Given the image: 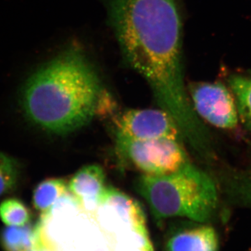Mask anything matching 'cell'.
Wrapping results in <instances>:
<instances>
[{
    "label": "cell",
    "instance_id": "2e32d148",
    "mask_svg": "<svg viewBox=\"0 0 251 251\" xmlns=\"http://www.w3.org/2000/svg\"><path fill=\"white\" fill-rule=\"evenodd\" d=\"M112 251H153V249H141L138 248L126 247L121 244H113Z\"/></svg>",
    "mask_w": 251,
    "mask_h": 251
},
{
    "label": "cell",
    "instance_id": "8992f818",
    "mask_svg": "<svg viewBox=\"0 0 251 251\" xmlns=\"http://www.w3.org/2000/svg\"><path fill=\"white\" fill-rule=\"evenodd\" d=\"M95 216L100 229L112 238L130 229L146 228L139 204L110 186L107 187Z\"/></svg>",
    "mask_w": 251,
    "mask_h": 251
},
{
    "label": "cell",
    "instance_id": "ac0fdd59",
    "mask_svg": "<svg viewBox=\"0 0 251 251\" xmlns=\"http://www.w3.org/2000/svg\"><path fill=\"white\" fill-rule=\"evenodd\" d=\"M44 251H47V250H43Z\"/></svg>",
    "mask_w": 251,
    "mask_h": 251
},
{
    "label": "cell",
    "instance_id": "3957f363",
    "mask_svg": "<svg viewBox=\"0 0 251 251\" xmlns=\"http://www.w3.org/2000/svg\"><path fill=\"white\" fill-rule=\"evenodd\" d=\"M136 188L158 221L184 217L205 224L215 216L219 206L214 179L189 161L171 174L142 175Z\"/></svg>",
    "mask_w": 251,
    "mask_h": 251
},
{
    "label": "cell",
    "instance_id": "8fae6325",
    "mask_svg": "<svg viewBox=\"0 0 251 251\" xmlns=\"http://www.w3.org/2000/svg\"><path fill=\"white\" fill-rule=\"evenodd\" d=\"M228 86L233 94L239 119L251 132V73L229 75Z\"/></svg>",
    "mask_w": 251,
    "mask_h": 251
},
{
    "label": "cell",
    "instance_id": "5bb4252c",
    "mask_svg": "<svg viewBox=\"0 0 251 251\" xmlns=\"http://www.w3.org/2000/svg\"><path fill=\"white\" fill-rule=\"evenodd\" d=\"M0 219L7 226H25L30 223L31 214L22 201L9 198L0 204Z\"/></svg>",
    "mask_w": 251,
    "mask_h": 251
},
{
    "label": "cell",
    "instance_id": "6da1fadb",
    "mask_svg": "<svg viewBox=\"0 0 251 251\" xmlns=\"http://www.w3.org/2000/svg\"><path fill=\"white\" fill-rule=\"evenodd\" d=\"M124 62L148 82L162 110L201 156L212 139L185 89L179 0H103Z\"/></svg>",
    "mask_w": 251,
    "mask_h": 251
},
{
    "label": "cell",
    "instance_id": "30bf717a",
    "mask_svg": "<svg viewBox=\"0 0 251 251\" xmlns=\"http://www.w3.org/2000/svg\"><path fill=\"white\" fill-rule=\"evenodd\" d=\"M0 245L4 251H28L41 249L36 225L8 226L0 232Z\"/></svg>",
    "mask_w": 251,
    "mask_h": 251
},
{
    "label": "cell",
    "instance_id": "7a4b0ae2",
    "mask_svg": "<svg viewBox=\"0 0 251 251\" xmlns=\"http://www.w3.org/2000/svg\"><path fill=\"white\" fill-rule=\"evenodd\" d=\"M103 94L93 64L80 46L73 45L29 77L21 107L33 125L53 134H67L90 123Z\"/></svg>",
    "mask_w": 251,
    "mask_h": 251
},
{
    "label": "cell",
    "instance_id": "9a60e30c",
    "mask_svg": "<svg viewBox=\"0 0 251 251\" xmlns=\"http://www.w3.org/2000/svg\"><path fill=\"white\" fill-rule=\"evenodd\" d=\"M21 167L15 158L0 152V196L11 192L17 186Z\"/></svg>",
    "mask_w": 251,
    "mask_h": 251
},
{
    "label": "cell",
    "instance_id": "4fadbf2b",
    "mask_svg": "<svg viewBox=\"0 0 251 251\" xmlns=\"http://www.w3.org/2000/svg\"><path fill=\"white\" fill-rule=\"evenodd\" d=\"M225 193L234 202L251 207V171H234L223 177Z\"/></svg>",
    "mask_w": 251,
    "mask_h": 251
},
{
    "label": "cell",
    "instance_id": "5b68a950",
    "mask_svg": "<svg viewBox=\"0 0 251 251\" xmlns=\"http://www.w3.org/2000/svg\"><path fill=\"white\" fill-rule=\"evenodd\" d=\"M190 99L203 121L222 129H233L239 115L233 94L220 82H193L189 85Z\"/></svg>",
    "mask_w": 251,
    "mask_h": 251
},
{
    "label": "cell",
    "instance_id": "277c9868",
    "mask_svg": "<svg viewBox=\"0 0 251 251\" xmlns=\"http://www.w3.org/2000/svg\"><path fill=\"white\" fill-rule=\"evenodd\" d=\"M117 148L124 159L149 176L171 174L189 161L181 140H133L117 135Z\"/></svg>",
    "mask_w": 251,
    "mask_h": 251
},
{
    "label": "cell",
    "instance_id": "7c38bea8",
    "mask_svg": "<svg viewBox=\"0 0 251 251\" xmlns=\"http://www.w3.org/2000/svg\"><path fill=\"white\" fill-rule=\"evenodd\" d=\"M69 193V187L65 180L58 178L44 180L34 189L33 204L41 214H46L59 198Z\"/></svg>",
    "mask_w": 251,
    "mask_h": 251
},
{
    "label": "cell",
    "instance_id": "e0dca14e",
    "mask_svg": "<svg viewBox=\"0 0 251 251\" xmlns=\"http://www.w3.org/2000/svg\"><path fill=\"white\" fill-rule=\"evenodd\" d=\"M28 251H44L43 249H38V248H34V249H31V250Z\"/></svg>",
    "mask_w": 251,
    "mask_h": 251
},
{
    "label": "cell",
    "instance_id": "52a82bcc",
    "mask_svg": "<svg viewBox=\"0 0 251 251\" xmlns=\"http://www.w3.org/2000/svg\"><path fill=\"white\" fill-rule=\"evenodd\" d=\"M117 125V135L130 140L183 139L174 119L162 109L128 110L120 117Z\"/></svg>",
    "mask_w": 251,
    "mask_h": 251
},
{
    "label": "cell",
    "instance_id": "9c48e42d",
    "mask_svg": "<svg viewBox=\"0 0 251 251\" xmlns=\"http://www.w3.org/2000/svg\"><path fill=\"white\" fill-rule=\"evenodd\" d=\"M219 247L215 229L207 225L176 232L166 244L168 251H218Z\"/></svg>",
    "mask_w": 251,
    "mask_h": 251
},
{
    "label": "cell",
    "instance_id": "ba28073f",
    "mask_svg": "<svg viewBox=\"0 0 251 251\" xmlns=\"http://www.w3.org/2000/svg\"><path fill=\"white\" fill-rule=\"evenodd\" d=\"M68 187L82 210L94 215L107 189L103 168L95 164L83 167L72 176Z\"/></svg>",
    "mask_w": 251,
    "mask_h": 251
}]
</instances>
